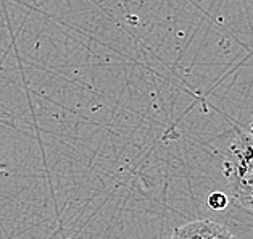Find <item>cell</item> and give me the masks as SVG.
<instances>
[{"label":"cell","mask_w":253,"mask_h":239,"mask_svg":"<svg viewBox=\"0 0 253 239\" xmlns=\"http://www.w3.org/2000/svg\"><path fill=\"white\" fill-rule=\"evenodd\" d=\"M207 204L210 208H213V210H223V208H226V205H227V197L224 192L216 191L208 195Z\"/></svg>","instance_id":"3"},{"label":"cell","mask_w":253,"mask_h":239,"mask_svg":"<svg viewBox=\"0 0 253 239\" xmlns=\"http://www.w3.org/2000/svg\"><path fill=\"white\" fill-rule=\"evenodd\" d=\"M169 239H236L229 230L211 222V220H195V222L179 226Z\"/></svg>","instance_id":"2"},{"label":"cell","mask_w":253,"mask_h":239,"mask_svg":"<svg viewBox=\"0 0 253 239\" xmlns=\"http://www.w3.org/2000/svg\"><path fill=\"white\" fill-rule=\"evenodd\" d=\"M249 133H250L252 136H253V120L250 121V125H249Z\"/></svg>","instance_id":"4"},{"label":"cell","mask_w":253,"mask_h":239,"mask_svg":"<svg viewBox=\"0 0 253 239\" xmlns=\"http://www.w3.org/2000/svg\"><path fill=\"white\" fill-rule=\"evenodd\" d=\"M223 173L234 200L253 213V136L249 131H239L227 145Z\"/></svg>","instance_id":"1"}]
</instances>
